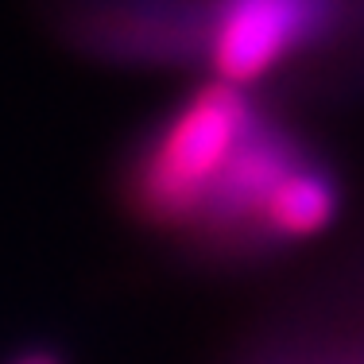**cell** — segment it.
Wrapping results in <instances>:
<instances>
[{
  "label": "cell",
  "mask_w": 364,
  "mask_h": 364,
  "mask_svg": "<svg viewBox=\"0 0 364 364\" xmlns=\"http://www.w3.org/2000/svg\"><path fill=\"white\" fill-rule=\"evenodd\" d=\"M264 120L248 90L205 82L144 128L120 163V205L159 237L186 240L240 144Z\"/></svg>",
  "instance_id": "1"
},
{
  "label": "cell",
  "mask_w": 364,
  "mask_h": 364,
  "mask_svg": "<svg viewBox=\"0 0 364 364\" xmlns=\"http://www.w3.org/2000/svg\"><path fill=\"white\" fill-rule=\"evenodd\" d=\"M337 0H218L205 36L213 82L252 90L326 31Z\"/></svg>",
  "instance_id": "2"
},
{
  "label": "cell",
  "mask_w": 364,
  "mask_h": 364,
  "mask_svg": "<svg viewBox=\"0 0 364 364\" xmlns=\"http://www.w3.org/2000/svg\"><path fill=\"white\" fill-rule=\"evenodd\" d=\"M337 213H341V178L326 155L306 151L267 194L252 225L248 264L310 245L337 221Z\"/></svg>",
  "instance_id": "3"
},
{
  "label": "cell",
  "mask_w": 364,
  "mask_h": 364,
  "mask_svg": "<svg viewBox=\"0 0 364 364\" xmlns=\"http://www.w3.org/2000/svg\"><path fill=\"white\" fill-rule=\"evenodd\" d=\"M0 364H74V360L55 341H28V345H16L12 353H4Z\"/></svg>",
  "instance_id": "4"
}]
</instances>
